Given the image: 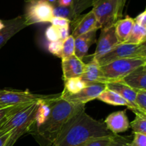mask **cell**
<instances>
[{
    "label": "cell",
    "mask_w": 146,
    "mask_h": 146,
    "mask_svg": "<svg viewBox=\"0 0 146 146\" xmlns=\"http://www.w3.org/2000/svg\"><path fill=\"white\" fill-rule=\"evenodd\" d=\"M112 135L104 122L93 118L84 109L64 125L50 146H81L92 138Z\"/></svg>",
    "instance_id": "1"
},
{
    "label": "cell",
    "mask_w": 146,
    "mask_h": 146,
    "mask_svg": "<svg viewBox=\"0 0 146 146\" xmlns=\"http://www.w3.org/2000/svg\"><path fill=\"white\" fill-rule=\"evenodd\" d=\"M51 113L47 121L36 130V135L41 146H50L64 125L75 115L84 110L85 105H75L61 98L50 102Z\"/></svg>",
    "instance_id": "2"
},
{
    "label": "cell",
    "mask_w": 146,
    "mask_h": 146,
    "mask_svg": "<svg viewBox=\"0 0 146 146\" xmlns=\"http://www.w3.org/2000/svg\"><path fill=\"white\" fill-rule=\"evenodd\" d=\"M38 101L18 106L1 123L0 131L11 132L7 146H13L20 137L31 131V127L35 124Z\"/></svg>",
    "instance_id": "3"
},
{
    "label": "cell",
    "mask_w": 146,
    "mask_h": 146,
    "mask_svg": "<svg viewBox=\"0 0 146 146\" xmlns=\"http://www.w3.org/2000/svg\"><path fill=\"white\" fill-rule=\"evenodd\" d=\"M146 66V58H123L100 66L101 83L120 82L138 67Z\"/></svg>",
    "instance_id": "4"
},
{
    "label": "cell",
    "mask_w": 146,
    "mask_h": 146,
    "mask_svg": "<svg viewBox=\"0 0 146 146\" xmlns=\"http://www.w3.org/2000/svg\"><path fill=\"white\" fill-rule=\"evenodd\" d=\"M127 0H96L92 10L97 20V29L112 27L123 17Z\"/></svg>",
    "instance_id": "5"
},
{
    "label": "cell",
    "mask_w": 146,
    "mask_h": 146,
    "mask_svg": "<svg viewBox=\"0 0 146 146\" xmlns=\"http://www.w3.org/2000/svg\"><path fill=\"white\" fill-rule=\"evenodd\" d=\"M56 95H40L29 91H15L10 89H0V108L16 106L22 104L34 103L41 100L52 101L60 96Z\"/></svg>",
    "instance_id": "6"
},
{
    "label": "cell",
    "mask_w": 146,
    "mask_h": 146,
    "mask_svg": "<svg viewBox=\"0 0 146 146\" xmlns=\"http://www.w3.org/2000/svg\"><path fill=\"white\" fill-rule=\"evenodd\" d=\"M146 58V44H131L122 43L97 60L100 66L111 61L123 58Z\"/></svg>",
    "instance_id": "7"
},
{
    "label": "cell",
    "mask_w": 146,
    "mask_h": 146,
    "mask_svg": "<svg viewBox=\"0 0 146 146\" xmlns=\"http://www.w3.org/2000/svg\"><path fill=\"white\" fill-rule=\"evenodd\" d=\"M27 26L38 23L51 22L54 17L53 5L45 0H29L23 16Z\"/></svg>",
    "instance_id": "8"
},
{
    "label": "cell",
    "mask_w": 146,
    "mask_h": 146,
    "mask_svg": "<svg viewBox=\"0 0 146 146\" xmlns=\"http://www.w3.org/2000/svg\"><path fill=\"white\" fill-rule=\"evenodd\" d=\"M106 88V86L104 84H90L75 94H69L63 91L61 98L75 105H85L86 103L96 99Z\"/></svg>",
    "instance_id": "9"
},
{
    "label": "cell",
    "mask_w": 146,
    "mask_h": 146,
    "mask_svg": "<svg viewBox=\"0 0 146 146\" xmlns=\"http://www.w3.org/2000/svg\"><path fill=\"white\" fill-rule=\"evenodd\" d=\"M120 44L115 34L114 26L101 29V35L97 42L96 49L93 54L94 59L98 60Z\"/></svg>",
    "instance_id": "10"
},
{
    "label": "cell",
    "mask_w": 146,
    "mask_h": 146,
    "mask_svg": "<svg viewBox=\"0 0 146 146\" xmlns=\"http://www.w3.org/2000/svg\"><path fill=\"white\" fill-rule=\"evenodd\" d=\"M71 23L74 25V30L71 36L74 38L94 29L98 30L96 17L93 10H91L89 12L84 15L78 16Z\"/></svg>",
    "instance_id": "11"
},
{
    "label": "cell",
    "mask_w": 146,
    "mask_h": 146,
    "mask_svg": "<svg viewBox=\"0 0 146 146\" xmlns=\"http://www.w3.org/2000/svg\"><path fill=\"white\" fill-rule=\"evenodd\" d=\"M104 123L108 131L114 135L125 132L130 128V123L125 111L112 113L106 117Z\"/></svg>",
    "instance_id": "12"
},
{
    "label": "cell",
    "mask_w": 146,
    "mask_h": 146,
    "mask_svg": "<svg viewBox=\"0 0 146 146\" xmlns=\"http://www.w3.org/2000/svg\"><path fill=\"white\" fill-rule=\"evenodd\" d=\"M4 27L0 30V48L19 31L28 27L23 16H19L12 19L4 21Z\"/></svg>",
    "instance_id": "13"
},
{
    "label": "cell",
    "mask_w": 146,
    "mask_h": 146,
    "mask_svg": "<svg viewBox=\"0 0 146 146\" xmlns=\"http://www.w3.org/2000/svg\"><path fill=\"white\" fill-rule=\"evenodd\" d=\"M63 76L64 81L72 78L81 77L84 73L85 63L75 55L68 58H61Z\"/></svg>",
    "instance_id": "14"
},
{
    "label": "cell",
    "mask_w": 146,
    "mask_h": 146,
    "mask_svg": "<svg viewBox=\"0 0 146 146\" xmlns=\"http://www.w3.org/2000/svg\"><path fill=\"white\" fill-rule=\"evenodd\" d=\"M106 88L114 91L118 95L121 96L122 98H123L131 105V111H133L135 113H140L137 108L136 105H135V98H136L137 91L132 89L122 82L108 83V84H106Z\"/></svg>",
    "instance_id": "15"
},
{
    "label": "cell",
    "mask_w": 146,
    "mask_h": 146,
    "mask_svg": "<svg viewBox=\"0 0 146 146\" xmlns=\"http://www.w3.org/2000/svg\"><path fill=\"white\" fill-rule=\"evenodd\" d=\"M120 82L123 83L135 91L146 90V66L138 67Z\"/></svg>",
    "instance_id": "16"
},
{
    "label": "cell",
    "mask_w": 146,
    "mask_h": 146,
    "mask_svg": "<svg viewBox=\"0 0 146 146\" xmlns=\"http://www.w3.org/2000/svg\"><path fill=\"white\" fill-rule=\"evenodd\" d=\"M97 29L89 31L86 34H82L75 38V54L74 55L82 60L86 56L88 49L92 44L96 41Z\"/></svg>",
    "instance_id": "17"
},
{
    "label": "cell",
    "mask_w": 146,
    "mask_h": 146,
    "mask_svg": "<svg viewBox=\"0 0 146 146\" xmlns=\"http://www.w3.org/2000/svg\"><path fill=\"white\" fill-rule=\"evenodd\" d=\"M81 78L86 85L101 84L100 66L97 60L92 58L91 61L85 64L84 73Z\"/></svg>",
    "instance_id": "18"
},
{
    "label": "cell",
    "mask_w": 146,
    "mask_h": 146,
    "mask_svg": "<svg viewBox=\"0 0 146 146\" xmlns=\"http://www.w3.org/2000/svg\"><path fill=\"white\" fill-rule=\"evenodd\" d=\"M134 24H135L134 19L131 18L129 16H127L125 18L121 19L115 22L113 25L115 29V34L120 44L125 43L127 41L132 31Z\"/></svg>",
    "instance_id": "19"
},
{
    "label": "cell",
    "mask_w": 146,
    "mask_h": 146,
    "mask_svg": "<svg viewBox=\"0 0 146 146\" xmlns=\"http://www.w3.org/2000/svg\"><path fill=\"white\" fill-rule=\"evenodd\" d=\"M102 102L112 106H125L131 110V106L123 98L114 91L106 88L97 98Z\"/></svg>",
    "instance_id": "20"
},
{
    "label": "cell",
    "mask_w": 146,
    "mask_h": 146,
    "mask_svg": "<svg viewBox=\"0 0 146 146\" xmlns=\"http://www.w3.org/2000/svg\"><path fill=\"white\" fill-rule=\"evenodd\" d=\"M69 36V27H59L51 25L45 31V36L49 42L64 41Z\"/></svg>",
    "instance_id": "21"
},
{
    "label": "cell",
    "mask_w": 146,
    "mask_h": 146,
    "mask_svg": "<svg viewBox=\"0 0 146 146\" xmlns=\"http://www.w3.org/2000/svg\"><path fill=\"white\" fill-rule=\"evenodd\" d=\"M51 101H45V100H41L38 101V108L35 115V125L36 128L41 126L48 119L51 113V105H50Z\"/></svg>",
    "instance_id": "22"
},
{
    "label": "cell",
    "mask_w": 146,
    "mask_h": 146,
    "mask_svg": "<svg viewBox=\"0 0 146 146\" xmlns=\"http://www.w3.org/2000/svg\"><path fill=\"white\" fill-rule=\"evenodd\" d=\"M146 41V28L134 24L132 31L125 43L131 44H141Z\"/></svg>",
    "instance_id": "23"
},
{
    "label": "cell",
    "mask_w": 146,
    "mask_h": 146,
    "mask_svg": "<svg viewBox=\"0 0 146 146\" xmlns=\"http://www.w3.org/2000/svg\"><path fill=\"white\" fill-rule=\"evenodd\" d=\"M64 84V92L69 94H75L86 86V84L83 81L81 77L72 78L66 80Z\"/></svg>",
    "instance_id": "24"
},
{
    "label": "cell",
    "mask_w": 146,
    "mask_h": 146,
    "mask_svg": "<svg viewBox=\"0 0 146 146\" xmlns=\"http://www.w3.org/2000/svg\"><path fill=\"white\" fill-rule=\"evenodd\" d=\"M135 118L130 123V127L132 128L133 133L146 135V114L136 113Z\"/></svg>",
    "instance_id": "25"
},
{
    "label": "cell",
    "mask_w": 146,
    "mask_h": 146,
    "mask_svg": "<svg viewBox=\"0 0 146 146\" xmlns=\"http://www.w3.org/2000/svg\"><path fill=\"white\" fill-rule=\"evenodd\" d=\"M95 1L96 0H72L70 8L76 19L78 16L81 15L84 10L86 9L89 7H92Z\"/></svg>",
    "instance_id": "26"
},
{
    "label": "cell",
    "mask_w": 146,
    "mask_h": 146,
    "mask_svg": "<svg viewBox=\"0 0 146 146\" xmlns=\"http://www.w3.org/2000/svg\"><path fill=\"white\" fill-rule=\"evenodd\" d=\"M52 5L54 17L66 19L69 20L71 23L76 19L70 7H62V6L57 4L56 3L52 4Z\"/></svg>",
    "instance_id": "27"
},
{
    "label": "cell",
    "mask_w": 146,
    "mask_h": 146,
    "mask_svg": "<svg viewBox=\"0 0 146 146\" xmlns=\"http://www.w3.org/2000/svg\"><path fill=\"white\" fill-rule=\"evenodd\" d=\"M74 54H75V38L71 35H69L63 41L61 58L72 56Z\"/></svg>",
    "instance_id": "28"
},
{
    "label": "cell",
    "mask_w": 146,
    "mask_h": 146,
    "mask_svg": "<svg viewBox=\"0 0 146 146\" xmlns=\"http://www.w3.org/2000/svg\"><path fill=\"white\" fill-rule=\"evenodd\" d=\"M114 135H115L92 138L88 140L81 146H108L112 141Z\"/></svg>",
    "instance_id": "29"
},
{
    "label": "cell",
    "mask_w": 146,
    "mask_h": 146,
    "mask_svg": "<svg viewBox=\"0 0 146 146\" xmlns=\"http://www.w3.org/2000/svg\"><path fill=\"white\" fill-rule=\"evenodd\" d=\"M135 105L140 113L146 114V90L137 91Z\"/></svg>",
    "instance_id": "30"
},
{
    "label": "cell",
    "mask_w": 146,
    "mask_h": 146,
    "mask_svg": "<svg viewBox=\"0 0 146 146\" xmlns=\"http://www.w3.org/2000/svg\"><path fill=\"white\" fill-rule=\"evenodd\" d=\"M63 41H51L48 44V51L53 55L61 58V51H62Z\"/></svg>",
    "instance_id": "31"
},
{
    "label": "cell",
    "mask_w": 146,
    "mask_h": 146,
    "mask_svg": "<svg viewBox=\"0 0 146 146\" xmlns=\"http://www.w3.org/2000/svg\"><path fill=\"white\" fill-rule=\"evenodd\" d=\"M131 141L128 137L115 135L112 141L108 146H128V144Z\"/></svg>",
    "instance_id": "32"
},
{
    "label": "cell",
    "mask_w": 146,
    "mask_h": 146,
    "mask_svg": "<svg viewBox=\"0 0 146 146\" xmlns=\"http://www.w3.org/2000/svg\"><path fill=\"white\" fill-rule=\"evenodd\" d=\"M128 146H146V135L134 133L133 139L130 142Z\"/></svg>",
    "instance_id": "33"
},
{
    "label": "cell",
    "mask_w": 146,
    "mask_h": 146,
    "mask_svg": "<svg viewBox=\"0 0 146 146\" xmlns=\"http://www.w3.org/2000/svg\"><path fill=\"white\" fill-rule=\"evenodd\" d=\"M50 23L51 24V25L56 26V27H69V24H71V21H70L69 20L66 19L54 17Z\"/></svg>",
    "instance_id": "34"
},
{
    "label": "cell",
    "mask_w": 146,
    "mask_h": 146,
    "mask_svg": "<svg viewBox=\"0 0 146 146\" xmlns=\"http://www.w3.org/2000/svg\"><path fill=\"white\" fill-rule=\"evenodd\" d=\"M18 106L11 107H7V108H0V125L4 121L6 117L9 115L11 112H12Z\"/></svg>",
    "instance_id": "35"
},
{
    "label": "cell",
    "mask_w": 146,
    "mask_h": 146,
    "mask_svg": "<svg viewBox=\"0 0 146 146\" xmlns=\"http://www.w3.org/2000/svg\"><path fill=\"white\" fill-rule=\"evenodd\" d=\"M134 21L135 24H138V25L141 26L143 27L146 28V11H143L141 12V14H138L135 19H134Z\"/></svg>",
    "instance_id": "36"
},
{
    "label": "cell",
    "mask_w": 146,
    "mask_h": 146,
    "mask_svg": "<svg viewBox=\"0 0 146 146\" xmlns=\"http://www.w3.org/2000/svg\"><path fill=\"white\" fill-rule=\"evenodd\" d=\"M56 3L62 7H70L72 3V0H57Z\"/></svg>",
    "instance_id": "37"
},
{
    "label": "cell",
    "mask_w": 146,
    "mask_h": 146,
    "mask_svg": "<svg viewBox=\"0 0 146 146\" xmlns=\"http://www.w3.org/2000/svg\"><path fill=\"white\" fill-rule=\"evenodd\" d=\"M45 1H46L47 2L50 3V4H55L56 2V1H57V0H45Z\"/></svg>",
    "instance_id": "38"
},
{
    "label": "cell",
    "mask_w": 146,
    "mask_h": 146,
    "mask_svg": "<svg viewBox=\"0 0 146 146\" xmlns=\"http://www.w3.org/2000/svg\"><path fill=\"white\" fill-rule=\"evenodd\" d=\"M4 27V21H1V20H0V30H1V29H2Z\"/></svg>",
    "instance_id": "39"
}]
</instances>
